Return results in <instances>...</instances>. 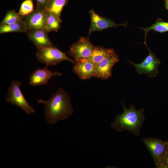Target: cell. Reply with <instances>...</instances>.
Masks as SVG:
<instances>
[{
  "mask_svg": "<svg viewBox=\"0 0 168 168\" xmlns=\"http://www.w3.org/2000/svg\"><path fill=\"white\" fill-rule=\"evenodd\" d=\"M37 101L44 105L45 117L50 124L66 119L73 113L70 97L61 88L53 93L48 100L40 99Z\"/></svg>",
  "mask_w": 168,
  "mask_h": 168,
  "instance_id": "6da1fadb",
  "label": "cell"
},
{
  "mask_svg": "<svg viewBox=\"0 0 168 168\" xmlns=\"http://www.w3.org/2000/svg\"><path fill=\"white\" fill-rule=\"evenodd\" d=\"M122 103L123 112L117 116L111 124V128L118 132L126 130L136 136L139 135L141 128L145 120L144 109L142 108L137 110L133 105H131L128 108L124 102Z\"/></svg>",
  "mask_w": 168,
  "mask_h": 168,
  "instance_id": "7a4b0ae2",
  "label": "cell"
},
{
  "mask_svg": "<svg viewBox=\"0 0 168 168\" xmlns=\"http://www.w3.org/2000/svg\"><path fill=\"white\" fill-rule=\"evenodd\" d=\"M36 54L37 59L40 62L45 64L46 66L54 65L63 61L75 64L74 60L68 57L65 53L54 46L37 48Z\"/></svg>",
  "mask_w": 168,
  "mask_h": 168,
  "instance_id": "3957f363",
  "label": "cell"
},
{
  "mask_svg": "<svg viewBox=\"0 0 168 168\" xmlns=\"http://www.w3.org/2000/svg\"><path fill=\"white\" fill-rule=\"evenodd\" d=\"M22 83L14 81L8 88L6 100L12 105L20 108L27 114L30 115L35 112L34 109L30 105L23 96L20 89Z\"/></svg>",
  "mask_w": 168,
  "mask_h": 168,
  "instance_id": "277c9868",
  "label": "cell"
},
{
  "mask_svg": "<svg viewBox=\"0 0 168 168\" xmlns=\"http://www.w3.org/2000/svg\"><path fill=\"white\" fill-rule=\"evenodd\" d=\"M143 142L150 152L157 168H167L164 160L167 154L164 142L155 138H145Z\"/></svg>",
  "mask_w": 168,
  "mask_h": 168,
  "instance_id": "5b68a950",
  "label": "cell"
},
{
  "mask_svg": "<svg viewBox=\"0 0 168 168\" xmlns=\"http://www.w3.org/2000/svg\"><path fill=\"white\" fill-rule=\"evenodd\" d=\"M149 54L140 63H135L128 59L134 66L138 73L139 74H146L149 77H154L158 73V67L161 63L160 60L152 53L148 47Z\"/></svg>",
  "mask_w": 168,
  "mask_h": 168,
  "instance_id": "8992f818",
  "label": "cell"
},
{
  "mask_svg": "<svg viewBox=\"0 0 168 168\" xmlns=\"http://www.w3.org/2000/svg\"><path fill=\"white\" fill-rule=\"evenodd\" d=\"M94 46L88 39L81 37L77 42L71 45L68 53L74 58L75 63L81 59L89 58Z\"/></svg>",
  "mask_w": 168,
  "mask_h": 168,
  "instance_id": "52a82bcc",
  "label": "cell"
},
{
  "mask_svg": "<svg viewBox=\"0 0 168 168\" xmlns=\"http://www.w3.org/2000/svg\"><path fill=\"white\" fill-rule=\"evenodd\" d=\"M47 13L45 8L37 7L30 14L24 17L28 31L35 29L44 30Z\"/></svg>",
  "mask_w": 168,
  "mask_h": 168,
  "instance_id": "ba28073f",
  "label": "cell"
},
{
  "mask_svg": "<svg viewBox=\"0 0 168 168\" xmlns=\"http://www.w3.org/2000/svg\"><path fill=\"white\" fill-rule=\"evenodd\" d=\"M91 23L89 34L101 31L109 28H116L120 26H126V23L117 24L110 19L102 17L96 13L93 9L89 11Z\"/></svg>",
  "mask_w": 168,
  "mask_h": 168,
  "instance_id": "9c48e42d",
  "label": "cell"
},
{
  "mask_svg": "<svg viewBox=\"0 0 168 168\" xmlns=\"http://www.w3.org/2000/svg\"><path fill=\"white\" fill-rule=\"evenodd\" d=\"M119 61L118 55L116 54L107 58L96 65L94 77L103 80L110 78L114 65Z\"/></svg>",
  "mask_w": 168,
  "mask_h": 168,
  "instance_id": "30bf717a",
  "label": "cell"
},
{
  "mask_svg": "<svg viewBox=\"0 0 168 168\" xmlns=\"http://www.w3.org/2000/svg\"><path fill=\"white\" fill-rule=\"evenodd\" d=\"M60 72L52 71L46 66L43 68H37L30 77L29 84L33 86L46 85L52 77L61 76Z\"/></svg>",
  "mask_w": 168,
  "mask_h": 168,
  "instance_id": "8fae6325",
  "label": "cell"
},
{
  "mask_svg": "<svg viewBox=\"0 0 168 168\" xmlns=\"http://www.w3.org/2000/svg\"><path fill=\"white\" fill-rule=\"evenodd\" d=\"M96 64L87 59H81L75 63L73 72L83 80L94 77Z\"/></svg>",
  "mask_w": 168,
  "mask_h": 168,
  "instance_id": "7c38bea8",
  "label": "cell"
},
{
  "mask_svg": "<svg viewBox=\"0 0 168 168\" xmlns=\"http://www.w3.org/2000/svg\"><path fill=\"white\" fill-rule=\"evenodd\" d=\"M47 33L43 29L33 30L28 31V36L37 48L54 46Z\"/></svg>",
  "mask_w": 168,
  "mask_h": 168,
  "instance_id": "4fadbf2b",
  "label": "cell"
},
{
  "mask_svg": "<svg viewBox=\"0 0 168 168\" xmlns=\"http://www.w3.org/2000/svg\"><path fill=\"white\" fill-rule=\"evenodd\" d=\"M116 54L114 50L113 49L94 46L91 55L86 59L96 64L104 59Z\"/></svg>",
  "mask_w": 168,
  "mask_h": 168,
  "instance_id": "5bb4252c",
  "label": "cell"
},
{
  "mask_svg": "<svg viewBox=\"0 0 168 168\" xmlns=\"http://www.w3.org/2000/svg\"><path fill=\"white\" fill-rule=\"evenodd\" d=\"M47 12L44 30L47 33L57 31L60 27L61 18L52 13Z\"/></svg>",
  "mask_w": 168,
  "mask_h": 168,
  "instance_id": "9a60e30c",
  "label": "cell"
},
{
  "mask_svg": "<svg viewBox=\"0 0 168 168\" xmlns=\"http://www.w3.org/2000/svg\"><path fill=\"white\" fill-rule=\"evenodd\" d=\"M28 32L23 19L16 23L7 25H0V34L10 32Z\"/></svg>",
  "mask_w": 168,
  "mask_h": 168,
  "instance_id": "2e32d148",
  "label": "cell"
},
{
  "mask_svg": "<svg viewBox=\"0 0 168 168\" xmlns=\"http://www.w3.org/2000/svg\"><path fill=\"white\" fill-rule=\"evenodd\" d=\"M68 0H50L45 9L49 12L52 13L60 18L62 12L68 2Z\"/></svg>",
  "mask_w": 168,
  "mask_h": 168,
  "instance_id": "e0dca14e",
  "label": "cell"
},
{
  "mask_svg": "<svg viewBox=\"0 0 168 168\" xmlns=\"http://www.w3.org/2000/svg\"><path fill=\"white\" fill-rule=\"evenodd\" d=\"M145 32L144 44H146V39L148 32L151 30L161 33L168 31V22L159 21L151 26L146 28H141Z\"/></svg>",
  "mask_w": 168,
  "mask_h": 168,
  "instance_id": "ac0fdd59",
  "label": "cell"
},
{
  "mask_svg": "<svg viewBox=\"0 0 168 168\" xmlns=\"http://www.w3.org/2000/svg\"><path fill=\"white\" fill-rule=\"evenodd\" d=\"M24 17L21 16L14 10L8 11L1 21L0 25H7L21 21Z\"/></svg>",
  "mask_w": 168,
  "mask_h": 168,
  "instance_id": "d6986e66",
  "label": "cell"
},
{
  "mask_svg": "<svg viewBox=\"0 0 168 168\" xmlns=\"http://www.w3.org/2000/svg\"><path fill=\"white\" fill-rule=\"evenodd\" d=\"M34 11L32 0H25L22 3L18 13L21 16L24 17L30 14Z\"/></svg>",
  "mask_w": 168,
  "mask_h": 168,
  "instance_id": "ffe728a7",
  "label": "cell"
},
{
  "mask_svg": "<svg viewBox=\"0 0 168 168\" xmlns=\"http://www.w3.org/2000/svg\"><path fill=\"white\" fill-rule=\"evenodd\" d=\"M37 7L45 8L50 0H36Z\"/></svg>",
  "mask_w": 168,
  "mask_h": 168,
  "instance_id": "44dd1931",
  "label": "cell"
},
{
  "mask_svg": "<svg viewBox=\"0 0 168 168\" xmlns=\"http://www.w3.org/2000/svg\"><path fill=\"white\" fill-rule=\"evenodd\" d=\"M164 163L168 168V154H166L165 157Z\"/></svg>",
  "mask_w": 168,
  "mask_h": 168,
  "instance_id": "7402d4cb",
  "label": "cell"
},
{
  "mask_svg": "<svg viewBox=\"0 0 168 168\" xmlns=\"http://www.w3.org/2000/svg\"><path fill=\"white\" fill-rule=\"evenodd\" d=\"M167 154H168V141L164 142Z\"/></svg>",
  "mask_w": 168,
  "mask_h": 168,
  "instance_id": "603a6c76",
  "label": "cell"
},
{
  "mask_svg": "<svg viewBox=\"0 0 168 168\" xmlns=\"http://www.w3.org/2000/svg\"><path fill=\"white\" fill-rule=\"evenodd\" d=\"M165 7L168 10V0H165Z\"/></svg>",
  "mask_w": 168,
  "mask_h": 168,
  "instance_id": "cb8c5ba5",
  "label": "cell"
}]
</instances>
